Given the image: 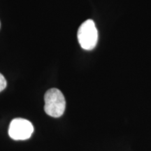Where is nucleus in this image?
I'll list each match as a JSON object with an SVG mask.
<instances>
[{
  "instance_id": "obj_1",
  "label": "nucleus",
  "mask_w": 151,
  "mask_h": 151,
  "mask_svg": "<svg viewBox=\"0 0 151 151\" xmlns=\"http://www.w3.org/2000/svg\"><path fill=\"white\" fill-rule=\"evenodd\" d=\"M44 110L46 114L53 118L63 115L66 108V100L62 92L57 88H51L44 95Z\"/></svg>"
},
{
  "instance_id": "obj_2",
  "label": "nucleus",
  "mask_w": 151,
  "mask_h": 151,
  "mask_svg": "<svg viewBox=\"0 0 151 151\" xmlns=\"http://www.w3.org/2000/svg\"><path fill=\"white\" fill-rule=\"evenodd\" d=\"M77 37L83 49L91 50L95 48L98 40V32L93 20L88 19L83 22L78 28Z\"/></svg>"
},
{
  "instance_id": "obj_3",
  "label": "nucleus",
  "mask_w": 151,
  "mask_h": 151,
  "mask_svg": "<svg viewBox=\"0 0 151 151\" xmlns=\"http://www.w3.org/2000/svg\"><path fill=\"white\" fill-rule=\"evenodd\" d=\"M34 127L31 122L23 118H15L11 122L9 134L14 140H26L31 137Z\"/></svg>"
},
{
  "instance_id": "obj_4",
  "label": "nucleus",
  "mask_w": 151,
  "mask_h": 151,
  "mask_svg": "<svg viewBox=\"0 0 151 151\" xmlns=\"http://www.w3.org/2000/svg\"><path fill=\"white\" fill-rule=\"evenodd\" d=\"M7 82L4 76L0 73V92L3 91L5 89L6 87Z\"/></svg>"
},
{
  "instance_id": "obj_5",
  "label": "nucleus",
  "mask_w": 151,
  "mask_h": 151,
  "mask_svg": "<svg viewBox=\"0 0 151 151\" xmlns=\"http://www.w3.org/2000/svg\"><path fill=\"white\" fill-rule=\"evenodd\" d=\"M0 26H1V24H0Z\"/></svg>"
}]
</instances>
